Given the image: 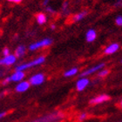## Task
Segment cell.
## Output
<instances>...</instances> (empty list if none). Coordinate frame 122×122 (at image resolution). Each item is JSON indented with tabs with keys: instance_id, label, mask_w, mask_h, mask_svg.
Instances as JSON below:
<instances>
[{
	"instance_id": "cell-1",
	"label": "cell",
	"mask_w": 122,
	"mask_h": 122,
	"mask_svg": "<svg viewBox=\"0 0 122 122\" xmlns=\"http://www.w3.org/2000/svg\"><path fill=\"white\" fill-rule=\"evenodd\" d=\"M65 115L63 112H54L49 114L44 115L39 118H37L35 120H31L30 122H53L57 121V120H63Z\"/></svg>"
},
{
	"instance_id": "cell-2",
	"label": "cell",
	"mask_w": 122,
	"mask_h": 122,
	"mask_svg": "<svg viewBox=\"0 0 122 122\" xmlns=\"http://www.w3.org/2000/svg\"><path fill=\"white\" fill-rule=\"evenodd\" d=\"M45 61H46V58L43 56H40L32 61H30V62H27V63L21 64V65L18 66L17 67H16V71H25V70H27V69L30 68V67L39 66V65H41V64L45 63Z\"/></svg>"
},
{
	"instance_id": "cell-3",
	"label": "cell",
	"mask_w": 122,
	"mask_h": 122,
	"mask_svg": "<svg viewBox=\"0 0 122 122\" xmlns=\"http://www.w3.org/2000/svg\"><path fill=\"white\" fill-rule=\"evenodd\" d=\"M52 44V40L51 38H44V39H41V40L38 41V42H35V43L31 44L30 46H29V51H37L40 48H45V47H47V46H51Z\"/></svg>"
},
{
	"instance_id": "cell-4",
	"label": "cell",
	"mask_w": 122,
	"mask_h": 122,
	"mask_svg": "<svg viewBox=\"0 0 122 122\" xmlns=\"http://www.w3.org/2000/svg\"><path fill=\"white\" fill-rule=\"evenodd\" d=\"M46 77L43 73H37L31 76L29 79V83L31 86H40L45 82Z\"/></svg>"
},
{
	"instance_id": "cell-5",
	"label": "cell",
	"mask_w": 122,
	"mask_h": 122,
	"mask_svg": "<svg viewBox=\"0 0 122 122\" xmlns=\"http://www.w3.org/2000/svg\"><path fill=\"white\" fill-rule=\"evenodd\" d=\"M105 66H106V64L105 63H100V64H99V65H97V66H92V67H91V68L84 71L79 76H80V78H84V77L92 75V74H93V73H95V72H97V71H99V70L103 69L105 67Z\"/></svg>"
},
{
	"instance_id": "cell-6",
	"label": "cell",
	"mask_w": 122,
	"mask_h": 122,
	"mask_svg": "<svg viewBox=\"0 0 122 122\" xmlns=\"http://www.w3.org/2000/svg\"><path fill=\"white\" fill-rule=\"evenodd\" d=\"M17 61V58L14 54H9L7 56H5L3 59H0V65L1 66H12L16 63Z\"/></svg>"
},
{
	"instance_id": "cell-7",
	"label": "cell",
	"mask_w": 122,
	"mask_h": 122,
	"mask_svg": "<svg viewBox=\"0 0 122 122\" xmlns=\"http://www.w3.org/2000/svg\"><path fill=\"white\" fill-rule=\"evenodd\" d=\"M89 83H90V80L87 79L86 77L80 78V79H78V81L76 83V89L79 92L84 91L89 86Z\"/></svg>"
},
{
	"instance_id": "cell-8",
	"label": "cell",
	"mask_w": 122,
	"mask_h": 122,
	"mask_svg": "<svg viewBox=\"0 0 122 122\" xmlns=\"http://www.w3.org/2000/svg\"><path fill=\"white\" fill-rule=\"evenodd\" d=\"M110 99V97L107 94H100L99 96L95 97L93 99L90 100V104L91 105H99L101 103H104L106 101H108Z\"/></svg>"
},
{
	"instance_id": "cell-9",
	"label": "cell",
	"mask_w": 122,
	"mask_h": 122,
	"mask_svg": "<svg viewBox=\"0 0 122 122\" xmlns=\"http://www.w3.org/2000/svg\"><path fill=\"white\" fill-rule=\"evenodd\" d=\"M30 83H29V81L22 80V81L18 82V85L16 86L15 90H16V92H26L30 88Z\"/></svg>"
},
{
	"instance_id": "cell-10",
	"label": "cell",
	"mask_w": 122,
	"mask_h": 122,
	"mask_svg": "<svg viewBox=\"0 0 122 122\" xmlns=\"http://www.w3.org/2000/svg\"><path fill=\"white\" fill-rule=\"evenodd\" d=\"M120 49V45L118 43H112L111 45L106 47L104 50V53L106 55H111V54H113L115 52H117Z\"/></svg>"
},
{
	"instance_id": "cell-11",
	"label": "cell",
	"mask_w": 122,
	"mask_h": 122,
	"mask_svg": "<svg viewBox=\"0 0 122 122\" xmlns=\"http://www.w3.org/2000/svg\"><path fill=\"white\" fill-rule=\"evenodd\" d=\"M25 76V71H15L10 76V81H12V82H20L24 79Z\"/></svg>"
},
{
	"instance_id": "cell-12",
	"label": "cell",
	"mask_w": 122,
	"mask_h": 122,
	"mask_svg": "<svg viewBox=\"0 0 122 122\" xmlns=\"http://www.w3.org/2000/svg\"><path fill=\"white\" fill-rule=\"evenodd\" d=\"M97 38V32L96 30H93V29H90L86 31V39L88 43H92Z\"/></svg>"
},
{
	"instance_id": "cell-13",
	"label": "cell",
	"mask_w": 122,
	"mask_h": 122,
	"mask_svg": "<svg viewBox=\"0 0 122 122\" xmlns=\"http://www.w3.org/2000/svg\"><path fill=\"white\" fill-rule=\"evenodd\" d=\"M26 52V47L25 46H18L15 51L16 58H22Z\"/></svg>"
},
{
	"instance_id": "cell-14",
	"label": "cell",
	"mask_w": 122,
	"mask_h": 122,
	"mask_svg": "<svg viewBox=\"0 0 122 122\" xmlns=\"http://www.w3.org/2000/svg\"><path fill=\"white\" fill-rule=\"evenodd\" d=\"M36 20H37V23L38 25H44L46 23L47 18H46V15L45 13H38L36 17Z\"/></svg>"
},
{
	"instance_id": "cell-15",
	"label": "cell",
	"mask_w": 122,
	"mask_h": 122,
	"mask_svg": "<svg viewBox=\"0 0 122 122\" xmlns=\"http://www.w3.org/2000/svg\"><path fill=\"white\" fill-rule=\"evenodd\" d=\"M78 71H79V70H78L77 67H72V68L69 69V70H67L66 71H65V72H64V76L66 77V78L72 77V76H74V75H76V74L78 73Z\"/></svg>"
},
{
	"instance_id": "cell-16",
	"label": "cell",
	"mask_w": 122,
	"mask_h": 122,
	"mask_svg": "<svg viewBox=\"0 0 122 122\" xmlns=\"http://www.w3.org/2000/svg\"><path fill=\"white\" fill-rule=\"evenodd\" d=\"M86 15H87V11H86V10L81 11V12H79L78 14H76L73 17V21L74 22H79V21L82 20Z\"/></svg>"
},
{
	"instance_id": "cell-17",
	"label": "cell",
	"mask_w": 122,
	"mask_h": 122,
	"mask_svg": "<svg viewBox=\"0 0 122 122\" xmlns=\"http://www.w3.org/2000/svg\"><path fill=\"white\" fill-rule=\"evenodd\" d=\"M109 73V71L107 70V69H101L99 71V73H98V76L100 77V78H104V77L107 76Z\"/></svg>"
},
{
	"instance_id": "cell-18",
	"label": "cell",
	"mask_w": 122,
	"mask_h": 122,
	"mask_svg": "<svg viewBox=\"0 0 122 122\" xmlns=\"http://www.w3.org/2000/svg\"><path fill=\"white\" fill-rule=\"evenodd\" d=\"M87 116H88L87 112H81V113L79 115V121H83V120H86Z\"/></svg>"
},
{
	"instance_id": "cell-19",
	"label": "cell",
	"mask_w": 122,
	"mask_h": 122,
	"mask_svg": "<svg viewBox=\"0 0 122 122\" xmlns=\"http://www.w3.org/2000/svg\"><path fill=\"white\" fill-rule=\"evenodd\" d=\"M62 11L63 12H66V14L69 12L68 10V2H65L63 4V7H62Z\"/></svg>"
},
{
	"instance_id": "cell-20",
	"label": "cell",
	"mask_w": 122,
	"mask_h": 122,
	"mask_svg": "<svg viewBox=\"0 0 122 122\" xmlns=\"http://www.w3.org/2000/svg\"><path fill=\"white\" fill-rule=\"evenodd\" d=\"M115 23L118 26H121L122 25V17L121 16H118L116 19H115Z\"/></svg>"
},
{
	"instance_id": "cell-21",
	"label": "cell",
	"mask_w": 122,
	"mask_h": 122,
	"mask_svg": "<svg viewBox=\"0 0 122 122\" xmlns=\"http://www.w3.org/2000/svg\"><path fill=\"white\" fill-rule=\"evenodd\" d=\"M9 54H10V50H9V48H4V50H3V55H4V56H7Z\"/></svg>"
},
{
	"instance_id": "cell-22",
	"label": "cell",
	"mask_w": 122,
	"mask_h": 122,
	"mask_svg": "<svg viewBox=\"0 0 122 122\" xmlns=\"http://www.w3.org/2000/svg\"><path fill=\"white\" fill-rule=\"evenodd\" d=\"M46 11H48V12H50V13L55 12V10H54L51 7V6H49V5H47V6L46 7Z\"/></svg>"
},
{
	"instance_id": "cell-23",
	"label": "cell",
	"mask_w": 122,
	"mask_h": 122,
	"mask_svg": "<svg viewBox=\"0 0 122 122\" xmlns=\"http://www.w3.org/2000/svg\"><path fill=\"white\" fill-rule=\"evenodd\" d=\"M9 82H10V77H7V78H5V79H4V81H3L2 84L3 85H7Z\"/></svg>"
},
{
	"instance_id": "cell-24",
	"label": "cell",
	"mask_w": 122,
	"mask_h": 122,
	"mask_svg": "<svg viewBox=\"0 0 122 122\" xmlns=\"http://www.w3.org/2000/svg\"><path fill=\"white\" fill-rule=\"evenodd\" d=\"M8 1L11 3H15V4H18V3L22 2V0H8Z\"/></svg>"
},
{
	"instance_id": "cell-25",
	"label": "cell",
	"mask_w": 122,
	"mask_h": 122,
	"mask_svg": "<svg viewBox=\"0 0 122 122\" xmlns=\"http://www.w3.org/2000/svg\"><path fill=\"white\" fill-rule=\"evenodd\" d=\"M49 2H50V0H44L43 2V5H45V6H47V5H49Z\"/></svg>"
},
{
	"instance_id": "cell-26",
	"label": "cell",
	"mask_w": 122,
	"mask_h": 122,
	"mask_svg": "<svg viewBox=\"0 0 122 122\" xmlns=\"http://www.w3.org/2000/svg\"><path fill=\"white\" fill-rule=\"evenodd\" d=\"M6 114V112H0V119H2L4 116H5Z\"/></svg>"
},
{
	"instance_id": "cell-27",
	"label": "cell",
	"mask_w": 122,
	"mask_h": 122,
	"mask_svg": "<svg viewBox=\"0 0 122 122\" xmlns=\"http://www.w3.org/2000/svg\"><path fill=\"white\" fill-rule=\"evenodd\" d=\"M51 30H55V29H56V26H55V25H51Z\"/></svg>"
},
{
	"instance_id": "cell-28",
	"label": "cell",
	"mask_w": 122,
	"mask_h": 122,
	"mask_svg": "<svg viewBox=\"0 0 122 122\" xmlns=\"http://www.w3.org/2000/svg\"><path fill=\"white\" fill-rule=\"evenodd\" d=\"M53 122H56V121H53Z\"/></svg>"
}]
</instances>
